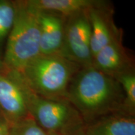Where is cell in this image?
I'll return each mask as SVG.
<instances>
[{"instance_id":"obj_1","label":"cell","mask_w":135,"mask_h":135,"mask_svg":"<svg viewBox=\"0 0 135 135\" xmlns=\"http://www.w3.org/2000/svg\"><path fill=\"white\" fill-rule=\"evenodd\" d=\"M66 98L87 121L124 112V96L120 84L93 66L81 68L76 73L68 88Z\"/></svg>"},{"instance_id":"obj_2","label":"cell","mask_w":135,"mask_h":135,"mask_svg":"<svg viewBox=\"0 0 135 135\" xmlns=\"http://www.w3.org/2000/svg\"><path fill=\"white\" fill-rule=\"evenodd\" d=\"M13 3L15 20L8 36L3 68L20 72L40 55L38 11L27 1Z\"/></svg>"},{"instance_id":"obj_3","label":"cell","mask_w":135,"mask_h":135,"mask_svg":"<svg viewBox=\"0 0 135 135\" xmlns=\"http://www.w3.org/2000/svg\"><path fill=\"white\" fill-rule=\"evenodd\" d=\"M81 67L61 55H40L20 71L35 94L53 100H68L71 81Z\"/></svg>"},{"instance_id":"obj_4","label":"cell","mask_w":135,"mask_h":135,"mask_svg":"<svg viewBox=\"0 0 135 135\" xmlns=\"http://www.w3.org/2000/svg\"><path fill=\"white\" fill-rule=\"evenodd\" d=\"M19 84L30 115L50 134L70 135L83 128V118L68 100H53L35 94L20 72L4 70Z\"/></svg>"},{"instance_id":"obj_5","label":"cell","mask_w":135,"mask_h":135,"mask_svg":"<svg viewBox=\"0 0 135 135\" xmlns=\"http://www.w3.org/2000/svg\"><path fill=\"white\" fill-rule=\"evenodd\" d=\"M87 11L66 17L62 56L81 68L92 66L91 25Z\"/></svg>"},{"instance_id":"obj_6","label":"cell","mask_w":135,"mask_h":135,"mask_svg":"<svg viewBox=\"0 0 135 135\" xmlns=\"http://www.w3.org/2000/svg\"><path fill=\"white\" fill-rule=\"evenodd\" d=\"M92 66L113 78L134 70L133 58L123 45L122 35L112 40L94 56Z\"/></svg>"},{"instance_id":"obj_7","label":"cell","mask_w":135,"mask_h":135,"mask_svg":"<svg viewBox=\"0 0 135 135\" xmlns=\"http://www.w3.org/2000/svg\"><path fill=\"white\" fill-rule=\"evenodd\" d=\"M38 11L40 55L62 56L66 17L52 11Z\"/></svg>"},{"instance_id":"obj_8","label":"cell","mask_w":135,"mask_h":135,"mask_svg":"<svg viewBox=\"0 0 135 135\" xmlns=\"http://www.w3.org/2000/svg\"><path fill=\"white\" fill-rule=\"evenodd\" d=\"M0 111L10 124L30 116L19 84L3 69L0 70Z\"/></svg>"},{"instance_id":"obj_9","label":"cell","mask_w":135,"mask_h":135,"mask_svg":"<svg viewBox=\"0 0 135 135\" xmlns=\"http://www.w3.org/2000/svg\"><path fill=\"white\" fill-rule=\"evenodd\" d=\"M91 25L92 57L114 39L122 35L114 25L113 10L109 4L91 8L88 11Z\"/></svg>"},{"instance_id":"obj_10","label":"cell","mask_w":135,"mask_h":135,"mask_svg":"<svg viewBox=\"0 0 135 135\" xmlns=\"http://www.w3.org/2000/svg\"><path fill=\"white\" fill-rule=\"evenodd\" d=\"M85 135H135L134 116L117 112L102 116L84 126Z\"/></svg>"},{"instance_id":"obj_11","label":"cell","mask_w":135,"mask_h":135,"mask_svg":"<svg viewBox=\"0 0 135 135\" xmlns=\"http://www.w3.org/2000/svg\"><path fill=\"white\" fill-rule=\"evenodd\" d=\"M32 8L39 11H52L66 17L108 4L99 0H27Z\"/></svg>"},{"instance_id":"obj_12","label":"cell","mask_w":135,"mask_h":135,"mask_svg":"<svg viewBox=\"0 0 135 135\" xmlns=\"http://www.w3.org/2000/svg\"><path fill=\"white\" fill-rule=\"evenodd\" d=\"M114 78L120 84L124 93V111L133 115L135 109L134 70L124 73Z\"/></svg>"},{"instance_id":"obj_13","label":"cell","mask_w":135,"mask_h":135,"mask_svg":"<svg viewBox=\"0 0 135 135\" xmlns=\"http://www.w3.org/2000/svg\"><path fill=\"white\" fill-rule=\"evenodd\" d=\"M8 135H51L38 124L31 116L10 124Z\"/></svg>"},{"instance_id":"obj_14","label":"cell","mask_w":135,"mask_h":135,"mask_svg":"<svg viewBox=\"0 0 135 135\" xmlns=\"http://www.w3.org/2000/svg\"><path fill=\"white\" fill-rule=\"evenodd\" d=\"M15 20L13 1L0 0V42L8 36Z\"/></svg>"},{"instance_id":"obj_15","label":"cell","mask_w":135,"mask_h":135,"mask_svg":"<svg viewBox=\"0 0 135 135\" xmlns=\"http://www.w3.org/2000/svg\"><path fill=\"white\" fill-rule=\"evenodd\" d=\"M10 124L0 111V135H8Z\"/></svg>"},{"instance_id":"obj_16","label":"cell","mask_w":135,"mask_h":135,"mask_svg":"<svg viewBox=\"0 0 135 135\" xmlns=\"http://www.w3.org/2000/svg\"><path fill=\"white\" fill-rule=\"evenodd\" d=\"M82 129H83V128H82ZM82 129H80V130L78 131L77 132H76V133H73V134H70V135H85V134H84V133L83 132V130H82Z\"/></svg>"},{"instance_id":"obj_17","label":"cell","mask_w":135,"mask_h":135,"mask_svg":"<svg viewBox=\"0 0 135 135\" xmlns=\"http://www.w3.org/2000/svg\"><path fill=\"white\" fill-rule=\"evenodd\" d=\"M51 135H60V134H51Z\"/></svg>"}]
</instances>
